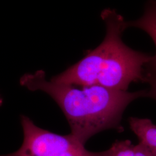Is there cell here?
Instances as JSON below:
<instances>
[{
    "label": "cell",
    "instance_id": "obj_1",
    "mask_svg": "<svg viewBox=\"0 0 156 156\" xmlns=\"http://www.w3.org/2000/svg\"><path fill=\"white\" fill-rule=\"evenodd\" d=\"M20 83L29 90H41L49 95L66 117L71 134L83 145L106 129L123 131L121 121L126 108L146 94V90L129 92L96 85L58 83L47 80L43 70L24 74Z\"/></svg>",
    "mask_w": 156,
    "mask_h": 156
},
{
    "label": "cell",
    "instance_id": "obj_2",
    "mask_svg": "<svg viewBox=\"0 0 156 156\" xmlns=\"http://www.w3.org/2000/svg\"><path fill=\"white\" fill-rule=\"evenodd\" d=\"M101 17L106 31L100 45L52 78L51 81L80 86L96 85L121 91H127L133 82H145V67L152 56L132 49L123 42L126 21L116 11L106 9Z\"/></svg>",
    "mask_w": 156,
    "mask_h": 156
},
{
    "label": "cell",
    "instance_id": "obj_3",
    "mask_svg": "<svg viewBox=\"0 0 156 156\" xmlns=\"http://www.w3.org/2000/svg\"><path fill=\"white\" fill-rule=\"evenodd\" d=\"M22 145L17 151L0 156H112L113 149L93 152L87 150L71 134L62 135L37 126L27 116H21Z\"/></svg>",
    "mask_w": 156,
    "mask_h": 156
},
{
    "label": "cell",
    "instance_id": "obj_4",
    "mask_svg": "<svg viewBox=\"0 0 156 156\" xmlns=\"http://www.w3.org/2000/svg\"><path fill=\"white\" fill-rule=\"evenodd\" d=\"M126 28H140L147 34L153 40L156 49V1L148 2L145 6L143 15L133 21L126 23ZM149 77H156V50L154 56H152L151 62L145 67V80Z\"/></svg>",
    "mask_w": 156,
    "mask_h": 156
},
{
    "label": "cell",
    "instance_id": "obj_5",
    "mask_svg": "<svg viewBox=\"0 0 156 156\" xmlns=\"http://www.w3.org/2000/svg\"><path fill=\"white\" fill-rule=\"evenodd\" d=\"M128 122L139 142L145 146L151 156H156V124L149 119L138 117H129Z\"/></svg>",
    "mask_w": 156,
    "mask_h": 156
},
{
    "label": "cell",
    "instance_id": "obj_6",
    "mask_svg": "<svg viewBox=\"0 0 156 156\" xmlns=\"http://www.w3.org/2000/svg\"><path fill=\"white\" fill-rule=\"evenodd\" d=\"M112 156H152L145 146L139 142L134 145L129 140H116L111 146Z\"/></svg>",
    "mask_w": 156,
    "mask_h": 156
},
{
    "label": "cell",
    "instance_id": "obj_7",
    "mask_svg": "<svg viewBox=\"0 0 156 156\" xmlns=\"http://www.w3.org/2000/svg\"><path fill=\"white\" fill-rule=\"evenodd\" d=\"M145 82L149 84L150 87L146 90V97H149L156 101V77H149L146 79Z\"/></svg>",
    "mask_w": 156,
    "mask_h": 156
},
{
    "label": "cell",
    "instance_id": "obj_8",
    "mask_svg": "<svg viewBox=\"0 0 156 156\" xmlns=\"http://www.w3.org/2000/svg\"><path fill=\"white\" fill-rule=\"evenodd\" d=\"M2 103H3V100H2V98H1V97L0 96V106H1V105H2Z\"/></svg>",
    "mask_w": 156,
    "mask_h": 156
}]
</instances>
